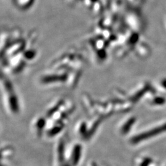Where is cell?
I'll use <instances>...</instances> for the list:
<instances>
[{
    "instance_id": "4",
    "label": "cell",
    "mask_w": 166,
    "mask_h": 166,
    "mask_svg": "<svg viewBox=\"0 0 166 166\" xmlns=\"http://www.w3.org/2000/svg\"><path fill=\"white\" fill-rule=\"evenodd\" d=\"M66 144L63 138L59 139L54 148V158L57 166H70L66 160Z\"/></svg>"
},
{
    "instance_id": "5",
    "label": "cell",
    "mask_w": 166,
    "mask_h": 166,
    "mask_svg": "<svg viewBox=\"0 0 166 166\" xmlns=\"http://www.w3.org/2000/svg\"><path fill=\"white\" fill-rule=\"evenodd\" d=\"M47 120L45 116H39L37 117L32 123L33 130L38 137H41L44 134Z\"/></svg>"
},
{
    "instance_id": "1",
    "label": "cell",
    "mask_w": 166,
    "mask_h": 166,
    "mask_svg": "<svg viewBox=\"0 0 166 166\" xmlns=\"http://www.w3.org/2000/svg\"><path fill=\"white\" fill-rule=\"evenodd\" d=\"M0 91L8 112L14 116L19 114L21 105L18 95L12 82L2 73H0Z\"/></svg>"
},
{
    "instance_id": "6",
    "label": "cell",
    "mask_w": 166,
    "mask_h": 166,
    "mask_svg": "<svg viewBox=\"0 0 166 166\" xmlns=\"http://www.w3.org/2000/svg\"><path fill=\"white\" fill-rule=\"evenodd\" d=\"M92 166H95V165H92Z\"/></svg>"
},
{
    "instance_id": "2",
    "label": "cell",
    "mask_w": 166,
    "mask_h": 166,
    "mask_svg": "<svg viewBox=\"0 0 166 166\" xmlns=\"http://www.w3.org/2000/svg\"><path fill=\"white\" fill-rule=\"evenodd\" d=\"M56 72L47 73L41 76L39 79L43 86H54L61 85H66L69 76V71L72 69H57Z\"/></svg>"
},
{
    "instance_id": "3",
    "label": "cell",
    "mask_w": 166,
    "mask_h": 166,
    "mask_svg": "<svg viewBox=\"0 0 166 166\" xmlns=\"http://www.w3.org/2000/svg\"><path fill=\"white\" fill-rule=\"evenodd\" d=\"M82 146L78 143H75L66 149V160L70 166H76L81 157Z\"/></svg>"
}]
</instances>
